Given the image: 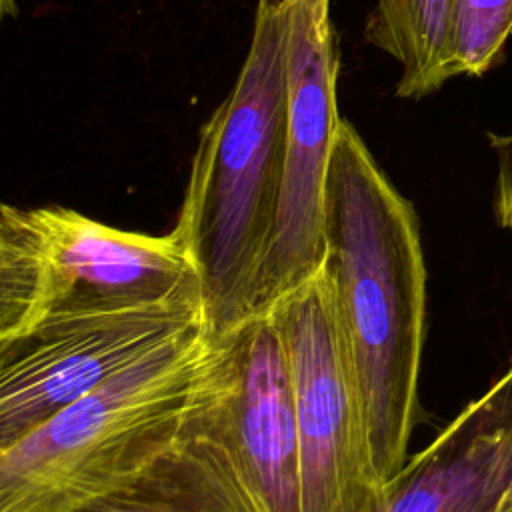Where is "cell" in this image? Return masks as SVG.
Returning <instances> with one entry per match:
<instances>
[{
    "mask_svg": "<svg viewBox=\"0 0 512 512\" xmlns=\"http://www.w3.org/2000/svg\"><path fill=\"white\" fill-rule=\"evenodd\" d=\"M324 244L382 488L406 464L416 424L426 268L412 204L346 118L326 174Z\"/></svg>",
    "mask_w": 512,
    "mask_h": 512,
    "instance_id": "1",
    "label": "cell"
},
{
    "mask_svg": "<svg viewBox=\"0 0 512 512\" xmlns=\"http://www.w3.org/2000/svg\"><path fill=\"white\" fill-rule=\"evenodd\" d=\"M288 152L284 0H256L252 38L232 90L198 132L176 228L192 250L208 320L224 332L254 314Z\"/></svg>",
    "mask_w": 512,
    "mask_h": 512,
    "instance_id": "2",
    "label": "cell"
},
{
    "mask_svg": "<svg viewBox=\"0 0 512 512\" xmlns=\"http://www.w3.org/2000/svg\"><path fill=\"white\" fill-rule=\"evenodd\" d=\"M216 360L212 326L186 330L0 448V512H78L140 476L180 442Z\"/></svg>",
    "mask_w": 512,
    "mask_h": 512,
    "instance_id": "3",
    "label": "cell"
},
{
    "mask_svg": "<svg viewBox=\"0 0 512 512\" xmlns=\"http://www.w3.org/2000/svg\"><path fill=\"white\" fill-rule=\"evenodd\" d=\"M204 302L198 262L174 226L128 232L64 206L0 208V342L52 314Z\"/></svg>",
    "mask_w": 512,
    "mask_h": 512,
    "instance_id": "4",
    "label": "cell"
},
{
    "mask_svg": "<svg viewBox=\"0 0 512 512\" xmlns=\"http://www.w3.org/2000/svg\"><path fill=\"white\" fill-rule=\"evenodd\" d=\"M290 362L304 512H364L378 496L364 402L322 262L268 306Z\"/></svg>",
    "mask_w": 512,
    "mask_h": 512,
    "instance_id": "5",
    "label": "cell"
},
{
    "mask_svg": "<svg viewBox=\"0 0 512 512\" xmlns=\"http://www.w3.org/2000/svg\"><path fill=\"white\" fill-rule=\"evenodd\" d=\"M218 334L214 374L190 418L256 512H304L290 362L270 308Z\"/></svg>",
    "mask_w": 512,
    "mask_h": 512,
    "instance_id": "6",
    "label": "cell"
},
{
    "mask_svg": "<svg viewBox=\"0 0 512 512\" xmlns=\"http://www.w3.org/2000/svg\"><path fill=\"white\" fill-rule=\"evenodd\" d=\"M202 324H210L204 302H166L52 314L24 336L0 342V448Z\"/></svg>",
    "mask_w": 512,
    "mask_h": 512,
    "instance_id": "7",
    "label": "cell"
},
{
    "mask_svg": "<svg viewBox=\"0 0 512 512\" xmlns=\"http://www.w3.org/2000/svg\"><path fill=\"white\" fill-rule=\"evenodd\" d=\"M332 0H284L288 30V152L272 242L254 312L268 308L324 262V198L340 128Z\"/></svg>",
    "mask_w": 512,
    "mask_h": 512,
    "instance_id": "8",
    "label": "cell"
},
{
    "mask_svg": "<svg viewBox=\"0 0 512 512\" xmlns=\"http://www.w3.org/2000/svg\"><path fill=\"white\" fill-rule=\"evenodd\" d=\"M364 512H512V366L406 460Z\"/></svg>",
    "mask_w": 512,
    "mask_h": 512,
    "instance_id": "9",
    "label": "cell"
},
{
    "mask_svg": "<svg viewBox=\"0 0 512 512\" xmlns=\"http://www.w3.org/2000/svg\"><path fill=\"white\" fill-rule=\"evenodd\" d=\"M192 418V416H190ZM78 512H256L190 420L180 442L134 480Z\"/></svg>",
    "mask_w": 512,
    "mask_h": 512,
    "instance_id": "10",
    "label": "cell"
},
{
    "mask_svg": "<svg viewBox=\"0 0 512 512\" xmlns=\"http://www.w3.org/2000/svg\"><path fill=\"white\" fill-rule=\"evenodd\" d=\"M452 0H376L364 38L400 64L396 94L418 100L446 80Z\"/></svg>",
    "mask_w": 512,
    "mask_h": 512,
    "instance_id": "11",
    "label": "cell"
},
{
    "mask_svg": "<svg viewBox=\"0 0 512 512\" xmlns=\"http://www.w3.org/2000/svg\"><path fill=\"white\" fill-rule=\"evenodd\" d=\"M512 36V0H452L448 72L482 76Z\"/></svg>",
    "mask_w": 512,
    "mask_h": 512,
    "instance_id": "12",
    "label": "cell"
},
{
    "mask_svg": "<svg viewBox=\"0 0 512 512\" xmlns=\"http://www.w3.org/2000/svg\"><path fill=\"white\" fill-rule=\"evenodd\" d=\"M490 140L498 156L496 214L500 224L512 232V134L492 136Z\"/></svg>",
    "mask_w": 512,
    "mask_h": 512,
    "instance_id": "13",
    "label": "cell"
}]
</instances>
